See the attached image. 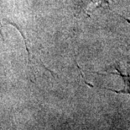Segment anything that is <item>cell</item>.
<instances>
[{
    "instance_id": "6da1fadb",
    "label": "cell",
    "mask_w": 130,
    "mask_h": 130,
    "mask_svg": "<svg viewBox=\"0 0 130 130\" xmlns=\"http://www.w3.org/2000/svg\"><path fill=\"white\" fill-rule=\"evenodd\" d=\"M0 33H1V34H2V32H1V30H0Z\"/></svg>"
}]
</instances>
